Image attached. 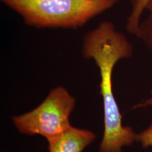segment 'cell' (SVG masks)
<instances>
[{"label": "cell", "instance_id": "cell-6", "mask_svg": "<svg viewBox=\"0 0 152 152\" xmlns=\"http://www.w3.org/2000/svg\"><path fill=\"white\" fill-rule=\"evenodd\" d=\"M147 107H152V96L143 103H140L135 106V108H144Z\"/></svg>", "mask_w": 152, "mask_h": 152}, {"label": "cell", "instance_id": "cell-2", "mask_svg": "<svg viewBox=\"0 0 152 152\" xmlns=\"http://www.w3.org/2000/svg\"><path fill=\"white\" fill-rule=\"evenodd\" d=\"M75 102V98L65 88L56 87L37 107L31 112L12 117V121L23 134L39 135L48 141H51L72 127L69 117Z\"/></svg>", "mask_w": 152, "mask_h": 152}, {"label": "cell", "instance_id": "cell-1", "mask_svg": "<svg viewBox=\"0 0 152 152\" xmlns=\"http://www.w3.org/2000/svg\"><path fill=\"white\" fill-rule=\"evenodd\" d=\"M38 28L76 29L114 6L118 0H1Z\"/></svg>", "mask_w": 152, "mask_h": 152}, {"label": "cell", "instance_id": "cell-3", "mask_svg": "<svg viewBox=\"0 0 152 152\" xmlns=\"http://www.w3.org/2000/svg\"><path fill=\"white\" fill-rule=\"evenodd\" d=\"M90 131L72 126L63 134L49 142V152H82L95 139Z\"/></svg>", "mask_w": 152, "mask_h": 152}, {"label": "cell", "instance_id": "cell-7", "mask_svg": "<svg viewBox=\"0 0 152 152\" xmlns=\"http://www.w3.org/2000/svg\"><path fill=\"white\" fill-rule=\"evenodd\" d=\"M147 10L148 11H152V0L149 2L148 5L147 6Z\"/></svg>", "mask_w": 152, "mask_h": 152}, {"label": "cell", "instance_id": "cell-4", "mask_svg": "<svg viewBox=\"0 0 152 152\" xmlns=\"http://www.w3.org/2000/svg\"><path fill=\"white\" fill-rule=\"evenodd\" d=\"M152 0H130L131 11L126 23V29L131 34L140 38L141 17Z\"/></svg>", "mask_w": 152, "mask_h": 152}, {"label": "cell", "instance_id": "cell-8", "mask_svg": "<svg viewBox=\"0 0 152 152\" xmlns=\"http://www.w3.org/2000/svg\"><path fill=\"white\" fill-rule=\"evenodd\" d=\"M145 132H147L148 133H149V134H152V125L147 129L146 130H145Z\"/></svg>", "mask_w": 152, "mask_h": 152}, {"label": "cell", "instance_id": "cell-5", "mask_svg": "<svg viewBox=\"0 0 152 152\" xmlns=\"http://www.w3.org/2000/svg\"><path fill=\"white\" fill-rule=\"evenodd\" d=\"M139 38L152 50V10L149 11V15L143 22H141Z\"/></svg>", "mask_w": 152, "mask_h": 152}]
</instances>
